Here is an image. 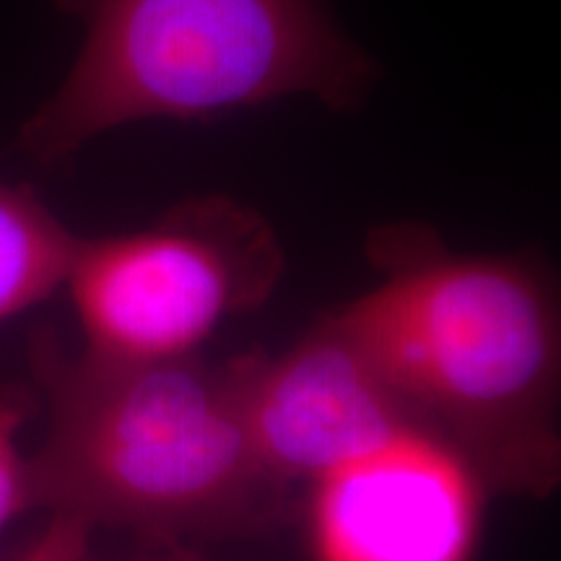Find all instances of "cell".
<instances>
[{
	"mask_svg": "<svg viewBox=\"0 0 561 561\" xmlns=\"http://www.w3.org/2000/svg\"><path fill=\"white\" fill-rule=\"evenodd\" d=\"M380 280L331 312L483 494L546 500L561 476V314L530 252L468 255L430 227L369 234Z\"/></svg>",
	"mask_w": 561,
	"mask_h": 561,
	"instance_id": "obj_1",
	"label": "cell"
},
{
	"mask_svg": "<svg viewBox=\"0 0 561 561\" xmlns=\"http://www.w3.org/2000/svg\"><path fill=\"white\" fill-rule=\"evenodd\" d=\"M47 437L32 458V510L144 536H237L280 517L289 489L265 471L244 419L240 364L68 354L32 339Z\"/></svg>",
	"mask_w": 561,
	"mask_h": 561,
	"instance_id": "obj_2",
	"label": "cell"
},
{
	"mask_svg": "<svg viewBox=\"0 0 561 561\" xmlns=\"http://www.w3.org/2000/svg\"><path fill=\"white\" fill-rule=\"evenodd\" d=\"M87 37L19 133L42 167L144 121L210 123L286 96L359 107L377 68L325 0H58Z\"/></svg>",
	"mask_w": 561,
	"mask_h": 561,
	"instance_id": "obj_3",
	"label": "cell"
},
{
	"mask_svg": "<svg viewBox=\"0 0 561 561\" xmlns=\"http://www.w3.org/2000/svg\"><path fill=\"white\" fill-rule=\"evenodd\" d=\"M284 248L261 210L203 195L151 227L79 240L66 284L87 348L117 359H182L224 322L265 305Z\"/></svg>",
	"mask_w": 561,
	"mask_h": 561,
	"instance_id": "obj_4",
	"label": "cell"
},
{
	"mask_svg": "<svg viewBox=\"0 0 561 561\" xmlns=\"http://www.w3.org/2000/svg\"><path fill=\"white\" fill-rule=\"evenodd\" d=\"M237 364L252 445L286 489L314 483L341 462L405 434H421L333 314L280 356L244 354Z\"/></svg>",
	"mask_w": 561,
	"mask_h": 561,
	"instance_id": "obj_5",
	"label": "cell"
},
{
	"mask_svg": "<svg viewBox=\"0 0 561 561\" xmlns=\"http://www.w3.org/2000/svg\"><path fill=\"white\" fill-rule=\"evenodd\" d=\"M481 483L458 455L405 434L312 483L318 561H471Z\"/></svg>",
	"mask_w": 561,
	"mask_h": 561,
	"instance_id": "obj_6",
	"label": "cell"
},
{
	"mask_svg": "<svg viewBox=\"0 0 561 561\" xmlns=\"http://www.w3.org/2000/svg\"><path fill=\"white\" fill-rule=\"evenodd\" d=\"M79 237L30 187L0 185V320L66 284Z\"/></svg>",
	"mask_w": 561,
	"mask_h": 561,
	"instance_id": "obj_7",
	"label": "cell"
},
{
	"mask_svg": "<svg viewBox=\"0 0 561 561\" xmlns=\"http://www.w3.org/2000/svg\"><path fill=\"white\" fill-rule=\"evenodd\" d=\"M37 411V398L21 385L0 390V530L21 512H30V473L21 458L16 434L24 421Z\"/></svg>",
	"mask_w": 561,
	"mask_h": 561,
	"instance_id": "obj_8",
	"label": "cell"
},
{
	"mask_svg": "<svg viewBox=\"0 0 561 561\" xmlns=\"http://www.w3.org/2000/svg\"><path fill=\"white\" fill-rule=\"evenodd\" d=\"M91 528L73 517L53 515L50 525L9 561H87Z\"/></svg>",
	"mask_w": 561,
	"mask_h": 561,
	"instance_id": "obj_9",
	"label": "cell"
},
{
	"mask_svg": "<svg viewBox=\"0 0 561 561\" xmlns=\"http://www.w3.org/2000/svg\"><path fill=\"white\" fill-rule=\"evenodd\" d=\"M161 561H195V559H187V557H174V559H161Z\"/></svg>",
	"mask_w": 561,
	"mask_h": 561,
	"instance_id": "obj_10",
	"label": "cell"
}]
</instances>
